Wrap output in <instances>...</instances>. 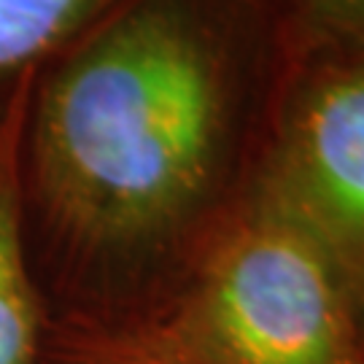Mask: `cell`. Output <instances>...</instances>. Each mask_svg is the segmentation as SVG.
Here are the masks:
<instances>
[{"label": "cell", "mask_w": 364, "mask_h": 364, "mask_svg": "<svg viewBox=\"0 0 364 364\" xmlns=\"http://www.w3.org/2000/svg\"><path fill=\"white\" fill-rule=\"evenodd\" d=\"M119 0H0V124L33 78Z\"/></svg>", "instance_id": "5"}, {"label": "cell", "mask_w": 364, "mask_h": 364, "mask_svg": "<svg viewBox=\"0 0 364 364\" xmlns=\"http://www.w3.org/2000/svg\"><path fill=\"white\" fill-rule=\"evenodd\" d=\"M43 364H192L135 332H49Z\"/></svg>", "instance_id": "6"}, {"label": "cell", "mask_w": 364, "mask_h": 364, "mask_svg": "<svg viewBox=\"0 0 364 364\" xmlns=\"http://www.w3.org/2000/svg\"><path fill=\"white\" fill-rule=\"evenodd\" d=\"M251 189L364 278L362 38L297 22Z\"/></svg>", "instance_id": "3"}, {"label": "cell", "mask_w": 364, "mask_h": 364, "mask_svg": "<svg viewBox=\"0 0 364 364\" xmlns=\"http://www.w3.org/2000/svg\"><path fill=\"white\" fill-rule=\"evenodd\" d=\"M343 278L297 221L248 189L168 311L132 332L192 364H346Z\"/></svg>", "instance_id": "2"}, {"label": "cell", "mask_w": 364, "mask_h": 364, "mask_svg": "<svg viewBox=\"0 0 364 364\" xmlns=\"http://www.w3.org/2000/svg\"><path fill=\"white\" fill-rule=\"evenodd\" d=\"M299 25L364 41V0H289Z\"/></svg>", "instance_id": "7"}, {"label": "cell", "mask_w": 364, "mask_h": 364, "mask_svg": "<svg viewBox=\"0 0 364 364\" xmlns=\"http://www.w3.org/2000/svg\"><path fill=\"white\" fill-rule=\"evenodd\" d=\"M289 0H119L41 68L16 181L49 332L138 324L243 205L294 46Z\"/></svg>", "instance_id": "1"}, {"label": "cell", "mask_w": 364, "mask_h": 364, "mask_svg": "<svg viewBox=\"0 0 364 364\" xmlns=\"http://www.w3.org/2000/svg\"><path fill=\"white\" fill-rule=\"evenodd\" d=\"M27 92L0 124V364H43L49 338L19 216L16 149Z\"/></svg>", "instance_id": "4"}]
</instances>
